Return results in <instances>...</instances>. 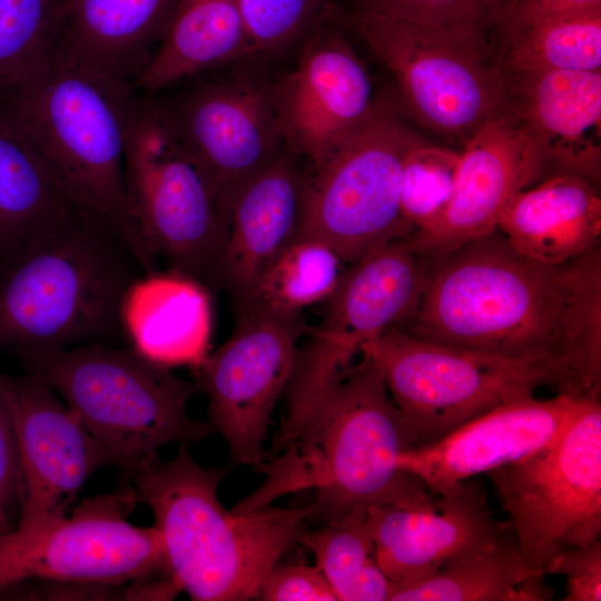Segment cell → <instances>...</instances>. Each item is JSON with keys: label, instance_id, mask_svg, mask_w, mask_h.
I'll return each instance as SVG.
<instances>
[{"label": "cell", "instance_id": "1", "mask_svg": "<svg viewBox=\"0 0 601 601\" xmlns=\"http://www.w3.org/2000/svg\"><path fill=\"white\" fill-rule=\"evenodd\" d=\"M424 284L401 328L512 362L579 401L601 396V248L548 264L494 230L418 255Z\"/></svg>", "mask_w": 601, "mask_h": 601}, {"label": "cell", "instance_id": "2", "mask_svg": "<svg viewBox=\"0 0 601 601\" xmlns=\"http://www.w3.org/2000/svg\"><path fill=\"white\" fill-rule=\"evenodd\" d=\"M410 449L401 414L366 356L327 391L294 439L255 470L259 486L235 512L272 505L280 496L313 491L315 521L365 516L371 506H408L432 493L397 465Z\"/></svg>", "mask_w": 601, "mask_h": 601}, {"label": "cell", "instance_id": "3", "mask_svg": "<svg viewBox=\"0 0 601 601\" xmlns=\"http://www.w3.org/2000/svg\"><path fill=\"white\" fill-rule=\"evenodd\" d=\"M179 445L174 459L129 477L137 502L152 512L169 574L196 601L257 598L268 572L314 520L315 506L227 510L218 499L227 469L204 467L187 444Z\"/></svg>", "mask_w": 601, "mask_h": 601}, {"label": "cell", "instance_id": "4", "mask_svg": "<svg viewBox=\"0 0 601 601\" xmlns=\"http://www.w3.org/2000/svg\"><path fill=\"white\" fill-rule=\"evenodd\" d=\"M144 270L119 228L83 210L0 267V347L67 349L125 334L121 308Z\"/></svg>", "mask_w": 601, "mask_h": 601}, {"label": "cell", "instance_id": "5", "mask_svg": "<svg viewBox=\"0 0 601 601\" xmlns=\"http://www.w3.org/2000/svg\"><path fill=\"white\" fill-rule=\"evenodd\" d=\"M28 374L47 383L129 479L159 460L162 446L215 433L193 418L197 384L176 376L135 348L92 343L19 354Z\"/></svg>", "mask_w": 601, "mask_h": 601}, {"label": "cell", "instance_id": "6", "mask_svg": "<svg viewBox=\"0 0 601 601\" xmlns=\"http://www.w3.org/2000/svg\"><path fill=\"white\" fill-rule=\"evenodd\" d=\"M0 92L3 107L72 201L125 236L124 144L139 91L50 59Z\"/></svg>", "mask_w": 601, "mask_h": 601}, {"label": "cell", "instance_id": "7", "mask_svg": "<svg viewBox=\"0 0 601 601\" xmlns=\"http://www.w3.org/2000/svg\"><path fill=\"white\" fill-rule=\"evenodd\" d=\"M125 237L144 274H181L217 289L226 216L199 166L139 92L124 144Z\"/></svg>", "mask_w": 601, "mask_h": 601}, {"label": "cell", "instance_id": "8", "mask_svg": "<svg viewBox=\"0 0 601 601\" xmlns=\"http://www.w3.org/2000/svg\"><path fill=\"white\" fill-rule=\"evenodd\" d=\"M343 20L394 77L405 111L421 126L464 145L506 111L504 72L486 33L370 11H347Z\"/></svg>", "mask_w": 601, "mask_h": 601}, {"label": "cell", "instance_id": "9", "mask_svg": "<svg viewBox=\"0 0 601 601\" xmlns=\"http://www.w3.org/2000/svg\"><path fill=\"white\" fill-rule=\"evenodd\" d=\"M421 138L397 108L374 112L318 166L311 167L297 238L322 242L345 264L411 229L401 209L405 156Z\"/></svg>", "mask_w": 601, "mask_h": 601}, {"label": "cell", "instance_id": "10", "mask_svg": "<svg viewBox=\"0 0 601 601\" xmlns=\"http://www.w3.org/2000/svg\"><path fill=\"white\" fill-rule=\"evenodd\" d=\"M485 475L529 569L545 573L563 550L599 540L601 402H583L554 441Z\"/></svg>", "mask_w": 601, "mask_h": 601}, {"label": "cell", "instance_id": "11", "mask_svg": "<svg viewBox=\"0 0 601 601\" xmlns=\"http://www.w3.org/2000/svg\"><path fill=\"white\" fill-rule=\"evenodd\" d=\"M359 354L380 371L410 449L434 443L543 386L538 376L512 362L424 341L396 326L364 344Z\"/></svg>", "mask_w": 601, "mask_h": 601}, {"label": "cell", "instance_id": "12", "mask_svg": "<svg viewBox=\"0 0 601 601\" xmlns=\"http://www.w3.org/2000/svg\"><path fill=\"white\" fill-rule=\"evenodd\" d=\"M131 486L83 500L42 526L0 534V591L32 581L125 584L169 575L159 531L126 520Z\"/></svg>", "mask_w": 601, "mask_h": 601}, {"label": "cell", "instance_id": "13", "mask_svg": "<svg viewBox=\"0 0 601 601\" xmlns=\"http://www.w3.org/2000/svg\"><path fill=\"white\" fill-rule=\"evenodd\" d=\"M146 97L207 177L225 216L234 193L285 147L272 82L210 70Z\"/></svg>", "mask_w": 601, "mask_h": 601}, {"label": "cell", "instance_id": "14", "mask_svg": "<svg viewBox=\"0 0 601 601\" xmlns=\"http://www.w3.org/2000/svg\"><path fill=\"white\" fill-rule=\"evenodd\" d=\"M300 315L252 309L237 318L230 337L194 368L208 398L209 424L226 441L236 465L254 469L274 407L285 392L306 332Z\"/></svg>", "mask_w": 601, "mask_h": 601}, {"label": "cell", "instance_id": "15", "mask_svg": "<svg viewBox=\"0 0 601 601\" xmlns=\"http://www.w3.org/2000/svg\"><path fill=\"white\" fill-rule=\"evenodd\" d=\"M343 16L302 41L294 68L272 82L285 146L313 168L374 112L380 101L363 60L345 32Z\"/></svg>", "mask_w": 601, "mask_h": 601}, {"label": "cell", "instance_id": "16", "mask_svg": "<svg viewBox=\"0 0 601 601\" xmlns=\"http://www.w3.org/2000/svg\"><path fill=\"white\" fill-rule=\"evenodd\" d=\"M0 392L13 422L22 470L16 529H36L67 515L90 475L116 465L115 460L38 376L0 375Z\"/></svg>", "mask_w": 601, "mask_h": 601}, {"label": "cell", "instance_id": "17", "mask_svg": "<svg viewBox=\"0 0 601 601\" xmlns=\"http://www.w3.org/2000/svg\"><path fill=\"white\" fill-rule=\"evenodd\" d=\"M365 526L377 564L392 585L427 578L512 530L510 521L495 520L486 491L474 477L452 493L432 494L414 505L371 506Z\"/></svg>", "mask_w": 601, "mask_h": 601}, {"label": "cell", "instance_id": "18", "mask_svg": "<svg viewBox=\"0 0 601 601\" xmlns=\"http://www.w3.org/2000/svg\"><path fill=\"white\" fill-rule=\"evenodd\" d=\"M543 179L540 152L508 110L482 125L463 145L453 194L441 221L406 238L422 256L437 254L494 230L514 196Z\"/></svg>", "mask_w": 601, "mask_h": 601}, {"label": "cell", "instance_id": "19", "mask_svg": "<svg viewBox=\"0 0 601 601\" xmlns=\"http://www.w3.org/2000/svg\"><path fill=\"white\" fill-rule=\"evenodd\" d=\"M311 166L288 147L250 176L226 207L216 286L247 314L272 262L298 237Z\"/></svg>", "mask_w": 601, "mask_h": 601}, {"label": "cell", "instance_id": "20", "mask_svg": "<svg viewBox=\"0 0 601 601\" xmlns=\"http://www.w3.org/2000/svg\"><path fill=\"white\" fill-rule=\"evenodd\" d=\"M585 401L556 394L503 403L428 445L408 449L401 470L432 494H449L464 481L519 461L554 441Z\"/></svg>", "mask_w": 601, "mask_h": 601}, {"label": "cell", "instance_id": "21", "mask_svg": "<svg viewBox=\"0 0 601 601\" xmlns=\"http://www.w3.org/2000/svg\"><path fill=\"white\" fill-rule=\"evenodd\" d=\"M504 79L506 110L535 144L543 179L568 174L600 184L601 70H518Z\"/></svg>", "mask_w": 601, "mask_h": 601}, {"label": "cell", "instance_id": "22", "mask_svg": "<svg viewBox=\"0 0 601 601\" xmlns=\"http://www.w3.org/2000/svg\"><path fill=\"white\" fill-rule=\"evenodd\" d=\"M178 3L57 0L51 59L135 87L159 48Z\"/></svg>", "mask_w": 601, "mask_h": 601}, {"label": "cell", "instance_id": "23", "mask_svg": "<svg viewBox=\"0 0 601 601\" xmlns=\"http://www.w3.org/2000/svg\"><path fill=\"white\" fill-rule=\"evenodd\" d=\"M121 321L131 347L168 368H196L209 354V289L178 273L141 275L126 293Z\"/></svg>", "mask_w": 601, "mask_h": 601}, {"label": "cell", "instance_id": "24", "mask_svg": "<svg viewBox=\"0 0 601 601\" xmlns=\"http://www.w3.org/2000/svg\"><path fill=\"white\" fill-rule=\"evenodd\" d=\"M523 255L564 263L601 248L600 184L555 175L518 193L497 227Z\"/></svg>", "mask_w": 601, "mask_h": 601}, {"label": "cell", "instance_id": "25", "mask_svg": "<svg viewBox=\"0 0 601 601\" xmlns=\"http://www.w3.org/2000/svg\"><path fill=\"white\" fill-rule=\"evenodd\" d=\"M82 211L0 106V267L65 229Z\"/></svg>", "mask_w": 601, "mask_h": 601}, {"label": "cell", "instance_id": "26", "mask_svg": "<svg viewBox=\"0 0 601 601\" xmlns=\"http://www.w3.org/2000/svg\"><path fill=\"white\" fill-rule=\"evenodd\" d=\"M487 38L503 72L601 70V8L562 9L542 0H511Z\"/></svg>", "mask_w": 601, "mask_h": 601}, {"label": "cell", "instance_id": "27", "mask_svg": "<svg viewBox=\"0 0 601 601\" xmlns=\"http://www.w3.org/2000/svg\"><path fill=\"white\" fill-rule=\"evenodd\" d=\"M246 55L242 0H179L159 48L135 87L141 95L152 96Z\"/></svg>", "mask_w": 601, "mask_h": 601}, {"label": "cell", "instance_id": "28", "mask_svg": "<svg viewBox=\"0 0 601 601\" xmlns=\"http://www.w3.org/2000/svg\"><path fill=\"white\" fill-rule=\"evenodd\" d=\"M545 573L526 566L513 529L418 581L392 585L388 601H548Z\"/></svg>", "mask_w": 601, "mask_h": 601}, {"label": "cell", "instance_id": "29", "mask_svg": "<svg viewBox=\"0 0 601 601\" xmlns=\"http://www.w3.org/2000/svg\"><path fill=\"white\" fill-rule=\"evenodd\" d=\"M337 601H388L392 583L377 564L365 516H352L300 535Z\"/></svg>", "mask_w": 601, "mask_h": 601}, {"label": "cell", "instance_id": "30", "mask_svg": "<svg viewBox=\"0 0 601 601\" xmlns=\"http://www.w3.org/2000/svg\"><path fill=\"white\" fill-rule=\"evenodd\" d=\"M344 264L328 245L297 238L263 274L250 311L297 315L303 308L324 302L333 293Z\"/></svg>", "mask_w": 601, "mask_h": 601}, {"label": "cell", "instance_id": "31", "mask_svg": "<svg viewBox=\"0 0 601 601\" xmlns=\"http://www.w3.org/2000/svg\"><path fill=\"white\" fill-rule=\"evenodd\" d=\"M57 0H0V91L51 59Z\"/></svg>", "mask_w": 601, "mask_h": 601}, {"label": "cell", "instance_id": "32", "mask_svg": "<svg viewBox=\"0 0 601 601\" xmlns=\"http://www.w3.org/2000/svg\"><path fill=\"white\" fill-rule=\"evenodd\" d=\"M459 160L460 152L422 137L407 151L402 170L401 209L411 235L435 227L443 218L453 194Z\"/></svg>", "mask_w": 601, "mask_h": 601}, {"label": "cell", "instance_id": "33", "mask_svg": "<svg viewBox=\"0 0 601 601\" xmlns=\"http://www.w3.org/2000/svg\"><path fill=\"white\" fill-rule=\"evenodd\" d=\"M247 58L274 57L342 16V0H242Z\"/></svg>", "mask_w": 601, "mask_h": 601}, {"label": "cell", "instance_id": "34", "mask_svg": "<svg viewBox=\"0 0 601 601\" xmlns=\"http://www.w3.org/2000/svg\"><path fill=\"white\" fill-rule=\"evenodd\" d=\"M347 11H370L413 23L489 33L511 0H343Z\"/></svg>", "mask_w": 601, "mask_h": 601}, {"label": "cell", "instance_id": "35", "mask_svg": "<svg viewBox=\"0 0 601 601\" xmlns=\"http://www.w3.org/2000/svg\"><path fill=\"white\" fill-rule=\"evenodd\" d=\"M264 601H337L316 565L276 564L264 579L258 595Z\"/></svg>", "mask_w": 601, "mask_h": 601}, {"label": "cell", "instance_id": "36", "mask_svg": "<svg viewBox=\"0 0 601 601\" xmlns=\"http://www.w3.org/2000/svg\"><path fill=\"white\" fill-rule=\"evenodd\" d=\"M546 574L566 579L563 601L601 600V541L563 550L549 565Z\"/></svg>", "mask_w": 601, "mask_h": 601}, {"label": "cell", "instance_id": "37", "mask_svg": "<svg viewBox=\"0 0 601 601\" xmlns=\"http://www.w3.org/2000/svg\"><path fill=\"white\" fill-rule=\"evenodd\" d=\"M23 493L22 470L13 422L0 392V506L8 510Z\"/></svg>", "mask_w": 601, "mask_h": 601}, {"label": "cell", "instance_id": "38", "mask_svg": "<svg viewBox=\"0 0 601 601\" xmlns=\"http://www.w3.org/2000/svg\"><path fill=\"white\" fill-rule=\"evenodd\" d=\"M545 3L562 9H598L601 0H542Z\"/></svg>", "mask_w": 601, "mask_h": 601}, {"label": "cell", "instance_id": "39", "mask_svg": "<svg viewBox=\"0 0 601 601\" xmlns=\"http://www.w3.org/2000/svg\"><path fill=\"white\" fill-rule=\"evenodd\" d=\"M10 531L8 522V515L6 511L0 506V534Z\"/></svg>", "mask_w": 601, "mask_h": 601}]
</instances>
